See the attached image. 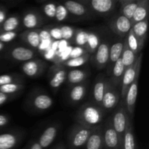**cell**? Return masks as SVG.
<instances>
[{
  "label": "cell",
  "mask_w": 149,
  "mask_h": 149,
  "mask_svg": "<svg viewBox=\"0 0 149 149\" xmlns=\"http://www.w3.org/2000/svg\"><path fill=\"white\" fill-rule=\"evenodd\" d=\"M11 83H24V78L18 74H5L0 75V86Z\"/></svg>",
  "instance_id": "39"
},
{
  "label": "cell",
  "mask_w": 149,
  "mask_h": 149,
  "mask_svg": "<svg viewBox=\"0 0 149 149\" xmlns=\"http://www.w3.org/2000/svg\"><path fill=\"white\" fill-rule=\"evenodd\" d=\"M55 20L59 23L67 21H76L75 19L68 13L62 2H58L56 9V14H55Z\"/></svg>",
  "instance_id": "35"
},
{
  "label": "cell",
  "mask_w": 149,
  "mask_h": 149,
  "mask_svg": "<svg viewBox=\"0 0 149 149\" xmlns=\"http://www.w3.org/2000/svg\"><path fill=\"white\" fill-rule=\"evenodd\" d=\"M139 76L135 78L133 82L131 84L130 87L128 88L126 96L125 98V105H126L127 110L128 114L131 119H132L135 113V104H136L137 96L138 93V83H139Z\"/></svg>",
  "instance_id": "18"
},
{
  "label": "cell",
  "mask_w": 149,
  "mask_h": 149,
  "mask_svg": "<svg viewBox=\"0 0 149 149\" xmlns=\"http://www.w3.org/2000/svg\"><path fill=\"white\" fill-rule=\"evenodd\" d=\"M124 46V40L119 41L117 42H115L112 45L110 46L109 49V63L107 65V74H109V77L111 74L112 68L115 63L121 58V55L122 53V49Z\"/></svg>",
  "instance_id": "25"
},
{
  "label": "cell",
  "mask_w": 149,
  "mask_h": 149,
  "mask_svg": "<svg viewBox=\"0 0 149 149\" xmlns=\"http://www.w3.org/2000/svg\"><path fill=\"white\" fill-rule=\"evenodd\" d=\"M24 88V83H11L0 86V93L7 95L20 94Z\"/></svg>",
  "instance_id": "37"
},
{
  "label": "cell",
  "mask_w": 149,
  "mask_h": 149,
  "mask_svg": "<svg viewBox=\"0 0 149 149\" xmlns=\"http://www.w3.org/2000/svg\"><path fill=\"white\" fill-rule=\"evenodd\" d=\"M20 38L27 47L36 50L40 47L41 39L39 31L38 30H25L20 34Z\"/></svg>",
  "instance_id": "22"
},
{
  "label": "cell",
  "mask_w": 149,
  "mask_h": 149,
  "mask_svg": "<svg viewBox=\"0 0 149 149\" xmlns=\"http://www.w3.org/2000/svg\"><path fill=\"white\" fill-rule=\"evenodd\" d=\"M5 47H6V44H4L2 43V42H0V52H1L4 48H5Z\"/></svg>",
  "instance_id": "48"
},
{
  "label": "cell",
  "mask_w": 149,
  "mask_h": 149,
  "mask_svg": "<svg viewBox=\"0 0 149 149\" xmlns=\"http://www.w3.org/2000/svg\"><path fill=\"white\" fill-rule=\"evenodd\" d=\"M110 118L113 128L122 140L128 122L130 119H131L127 110L125 100L120 99L116 107L113 109Z\"/></svg>",
  "instance_id": "3"
},
{
  "label": "cell",
  "mask_w": 149,
  "mask_h": 149,
  "mask_svg": "<svg viewBox=\"0 0 149 149\" xmlns=\"http://www.w3.org/2000/svg\"><path fill=\"white\" fill-rule=\"evenodd\" d=\"M18 33L16 31H0V42L6 44L12 42L17 37Z\"/></svg>",
  "instance_id": "41"
},
{
  "label": "cell",
  "mask_w": 149,
  "mask_h": 149,
  "mask_svg": "<svg viewBox=\"0 0 149 149\" xmlns=\"http://www.w3.org/2000/svg\"><path fill=\"white\" fill-rule=\"evenodd\" d=\"M52 149H65V145L63 143H59L55 146H54Z\"/></svg>",
  "instance_id": "47"
},
{
  "label": "cell",
  "mask_w": 149,
  "mask_h": 149,
  "mask_svg": "<svg viewBox=\"0 0 149 149\" xmlns=\"http://www.w3.org/2000/svg\"><path fill=\"white\" fill-rule=\"evenodd\" d=\"M28 105L36 111H44L50 109L53 105V100L47 93L35 90L28 97Z\"/></svg>",
  "instance_id": "8"
},
{
  "label": "cell",
  "mask_w": 149,
  "mask_h": 149,
  "mask_svg": "<svg viewBox=\"0 0 149 149\" xmlns=\"http://www.w3.org/2000/svg\"><path fill=\"white\" fill-rule=\"evenodd\" d=\"M10 118L8 115L0 113V130L4 129L10 123Z\"/></svg>",
  "instance_id": "44"
},
{
  "label": "cell",
  "mask_w": 149,
  "mask_h": 149,
  "mask_svg": "<svg viewBox=\"0 0 149 149\" xmlns=\"http://www.w3.org/2000/svg\"><path fill=\"white\" fill-rule=\"evenodd\" d=\"M148 18L135 23L132 26V32L134 35L137 37V39L140 41L141 43L145 45V42L147 39V32H148Z\"/></svg>",
  "instance_id": "30"
},
{
  "label": "cell",
  "mask_w": 149,
  "mask_h": 149,
  "mask_svg": "<svg viewBox=\"0 0 149 149\" xmlns=\"http://www.w3.org/2000/svg\"><path fill=\"white\" fill-rule=\"evenodd\" d=\"M95 129V128L83 126L78 123L74 124L68 134V148L80 149L84 147Z\"/></svg>",
  "instance_id": "2"
},
{
  "label": "cell",
  "mask_w": 149,
  "mask_h": 149,
  "mask_svg": "<svg viewBox=\"0 0 149 149\" xmlns=\"http://www.w3.org/2000/svg\"><path fill=\"white\" fill-rule=\"evenodd\" d=\"M91 55L89 53L83 54L80 56L75 57V58H71L68 60H65L64 62L61 63V65H63L65 68H76L77 67L81 66L84 64L87 63L90 59Z\"/></svg>",
  "instance_id": "31"
},
{
  "label": "cell",
  "mask_w": 149,
  "mask_h": 149,
  "mask_svg": "<svg viewBox=\"0 0 149 149\" xmlns=\"http://www.w3.org/2000/svg\"><path fill=\"white\" fill-rule=\"evenodd\" d=\"M102 125L96 127L91 134L84 145L85 149H103L104 148Z\"/></svg>",
  "instance_id": "23"
},
{
  "label": "cell",
  "mask_w": 149,
  "mask_h": 149,
  "mask_svg": "<svg viewBox=\"0 0 149 149\" xmlns=\"http://www.w3.org/2000/svg\"><path fill=\"white\" fill-rule=\"evenodd\" d=\"M24 138L23 132L11 130L0 133V149H16Z\"/></svg>",
  "instance_id": "15"
},
{
  "label": "cell",
  "mask_w": 149,
  "mask_h": 149,
  "mask_svg": "<svg viewBox=\"0 0 149 149\" xmlns=\"http://www.w3.org/2000/svg\"><path fill=\"white\" fill-rule=\"evenodd\" d=\"M18 95L19 94L7 95V94H4V93H0V106L4 105V103H6L7 102L15 98V97H17V95Z\"/></svg>",
  "instance_id": "43"
},
{
  "label": "cell",
  "mask_w": 149,
  "mask_h": 149,
  "mask_svg": "<svg viewBox=\"0 0 149 149\" xmlns=\"http://www.w3.org/2000/svg\"><path fill=\"white\" fill-rule=\"evenodd\" d=\"M88 37V31L83 29H77L73 43L84 49ZM85 50V49H84ZM86 51V50H85Z\"/></svg>",
  "instance_id": "38"
},
{
  "label": "cell",
  "mask_w": 149,
  "mask_h": 149,
  "mask_svg": "<svg viewBox=\"0 0 149 149\" xmlns=\"http://www.w3.org/2000/svg\"><path fill=\"white\" fill-rule=\"evenodd\" d=\"M90 73L87 69L81 68H72L67 71L65 82L68 87L81 84L87 81Z\"/></svg>",
  "instance_id": "21"
},
{
  "label": "cell",
  "mask_w": 149,
  "mask_h": 149,
  "mask_svg": "<svg viewBox=\"0 0 149 149\" xmlns=\"http://www.w3.org/2000/svg\"><path fill=\"white\" fill-rule=\"evenodd\" d=\"M125 40L126 42L128 48L132 52H133L136 55H138V54L141 53V50L143 48L144 45L141 43L140 41L137 39L136 36L134 35L132 29H130V31L128 33L127 36H126V38H125Z\"/></svg>",
  "instance_id": "32"
},
{
  "label": "cell",
  "mask_w": 149,
  "mask_h": 149,
  "mask_svg": "<svg viewBox=\"0 0 149 149\" xmlns=\"http://www.w3.org/2000/svg\"><path fill=\"white\" fill-rule=\"evenodd\" d=\"M62 4L68 10V13L75 19L76 21L93 20L97 17L85 4L81 3L79 0H68L63 1Z\"/></svg>",
  "instance_id": "6"
},
{
  "label": "cell",
  "mask_w": 149,
  "mask_h": 149,
  "mask_svg": "<svg viewBox=\"0 0 149 149\" xmlns=\"http://www.w3.org/2000/svg\"><path fill=\"white\" fill-rule=\"evenodd\" d=\"M103 128V149H122V140L113 128L110 116L102 125Z\"/></svg>",
  "instance_id": "7"
},
{
  "label": "cell",
  "mask_w": 149,
  "mask_h": 149,
  "mask_svg": "<svg viewBox=\"0 0 149 149\" xmlns=\"http://www.w3.org/2000/svg\"><path fill=\"white\" fill-rule=\"evenodd\" d=\"M7 17V10L4 6L0 4V27Z\"/></svg>",
  "instance_id": "46"
},
{
  "label": "cell",
  "mask_w": 149,
  "mask_h": 149,
  "mask_svg": "<svg viewBox=\"0 0 149 149\" xmlns=\"http://www.w3.org/2000/svg\"><path fill=\"white\" fill-rule=\"evenodd\" d=\"M60 27H61L62 39H65L69 42H73L77 28L69 26H60Z\"/></svg>",
  "instance_id": "40"
},
{
  "label": "cell",
  "mask_w": 149,
  "mask_h": 149,
  "mask_svg": "<svg viewBox=\"0 0 149 149\" xmlns=\"http://www.w3.org/2000/svg\"><path fill=\"white\" fill-rule=\"evenodd\" d=\"M140 0H119V12L121 15L131 20L139 4Z\"/></svg>",
  "instance_id": "29"
},
{
  "label": "cell",
  "mask_w": 149,
  "mask_h": 149,
  "mask_svg": "<svg viewBox=\"0 0 149 149\" xmlns=\"http://www.w3.org/2000/svg\"><path fill=\"white\" fill-rule=\"evenodd\" d=\"M47 28L49 29H46V31L48 32L51 39L56 40L62 39L60 26H48Z\"/></svg>",
  "instance_id": "42"
},
{
  "label": "cell",
  "mask_w": 149,
  "mask_h": 149,
  "mask_svg": "<svg viewBox=\"0 0 149 149\" xmlns=\"http://www.w3.org/2000/svg\"><path fill=\"white\" fill-rule=\"evenodd\" d=\"M21 19L17 14L7 16L0 27V31H16L21 29Z\"/></svg>",
  "instance_id": "28"
},
{
  "label": "cell",
  "mask_w": 149,
  "mask_h": 149,
  "mask_svg": "<svg viewBox=\"0 0 149 149\" xmlns=\"http://www.w3.org/2000/svg\"><path fill=\"white\" fill-rule=\"evenodd\" d=\"M122 149H138L132 119H130L122 139Z\"/></svg>",
  "instance_id": "26"
},
{
  "label": "cell",
  "mask_w": 149,
  "mask_h": 149,
  "mask_svg": "<svg viewBox=\"0 0 149 149\" xmlns=\"http://www.w3.org/2000/svg\"><path fill=\"white\" fill-rule=\"evenodd\" d=\"M100 42L101 41H100V36L97 33H95L93 31H88V37H87V41L84 49L87 53L93 55L98 47Z\"/></svg>",
  "instance_id": "33"
},
{
  "label": "cell",
  "mask_w": 149,
  "mask_h": 149,
  "mask_svg": "<svg viewBox=\"0 0 149 149\" xmlns=\"http://www.w3.org/2000/svg\"><path fill=\"white\" fill-rule=\"evenodd\" d=\"M96 16L108 17L113 15L119 0H79Z\"/></svg>",
  "instance_id": "4"
},
{
  "label": "cell",
  "mask_w": 149,
  "mask_h": 149,
  "mask_svg": "<svg viewBox=\"0 0 149 149\" xmlns=\"http://www.w3.org/2000/svg\"><path fill=\"white\" fill-rule=\"evenodd\" d=\"M120 99V93L118 91V89L112 84L108 77L106 90L102 100L101 107L106 112L108 111L113 110L118 105Z\"/></svg>",
  "instance_id": "12"
},
{
  "label": "cell",
  "mask_w": 149,
  "mask_h": 149,
  "mask_svg": "<svg viewBox=\"0 0 149 149\" xmlns=\"http://www.w3.org/2000/svg\"><path fill=\"white\" fill-rule=\"evenodd\" d=\"M138 55H136L133 52H132L128 48L125 40H124V46L123 49H122V55H121V59H122V61L124 65H125V68L130 66L131 65H132L135 62Z\"/></svg>",
  "instance_id": "34"
},
{
  "label": "cell",
  "mask_w": 149,
  "mask_h": 149,
  "mask_svg": "<svg viewBox=\"0 0 149 149\" xmlns=\"http://www.w3.org/2000/svg\"><path fill=\"white\" fill-rule=\"evenodd\" d=\"M108 77L105 74H100L95 79L92 91V101L95 104L101 106L102 100L106 90Z\"/></svg>",
  "instance_id": "17"
},
{
  "label": "cell",
  "mask_w": 149,
  "mask_h": 149,
  "mask_svg": "<svg viewBox=\"0 0 149 149\" xmlns=\"http://www.w3.org/2000/svg\"><path fill=\"white\" fill-rule=\"evenodd\" d=\"M67 71L66 68L61 63L54 64L49 68L48 79L49 86L54 93L58 91L61 86L65 82Z\"/></svg>",
  "instance_id": "11"
},
{
  "label": "cell",
  "mask_w": 149,
  "mask_h": 149,
  "mask_svg": "<svg viewBox=\"0 0 149 149\" xmlns=\"http://www.w3.org/2000/svg\"><path fill=\"white\" fill-rule=\"evenodd\" d=\"M106 111L100 106L89 101L80 106L76 113V123L91 128L103 124Z\"/></svg>",
  "instance_id": "1"
},
{
  "label": "cell",
  "mask_w": 149,
  "mask_h": 149,
  "mask_svg": "<svg viewBox=\"0 0 149 149\" xmlns=\"http://www.w3.org/2000/svg\"><path fill=\"white\" fill-rule=\"evenodd\" d=\"M61 125L58 123H52L47 127L42 132L37 141L43 149L47 148L55 141L59 132Z\"/></svg>",
  "instance_id": "19"
},
{
  "label": "cell",
  "mask_w": 149,
  "mask_h": 149,
  "mask_svg": "<svg viewBox=\"0 0 149 149\" xmlns=\"http://www.w3.org/2000/svg\"><path fill=\"white\" fill-rule=\"evenodd\" d=\"M143 55L142 52H141L138 55L135 62L132 65H131L130 66L125 68L123 78H122V84H121L120 89H119L121 100H125L128 88L131 85V84L133 82L135 78L140 75L141 64H142Z\"/></svg>",
  "instance_id": "5"
},
{
  "label": "cell",
  "mask_w": 149,
  "mask_h": 149,
  "mask_svg": "<svg viewBox=\"0 0 149 149\" xmlns=\"http://www.w3.org/2000/svg\"><path fill=\"white\" fill-rule=\"evenodd\" d=\"M110 44L106 41L100 42L95 52L90 57V61L95 68L98 70L103 69L107 66L109 61Z\"/></svg>",
  "instance_id": "14"
},
{
  "label": "cell",
  "mask_w": 149,
  "mask_h": 149,
  "mask_svg": "<svg viewBox=\"0 0 149 149\" xmlns=\"http://www.w3.org/2000/svg\"><path fill=\"white\" fill-rule=\"evenodd\" d=\"M87 81H86L85 82L68 87L69 88L67 94L68 102L72 105L80 103L87 94Z\"/></svg>",
  "instance_id": "20"
},
{
  "label": "cell",
  "mask_w": 149,
  "mask_h": 149,
  "mask_svg": "<svg viewBox=\"0 0 149 149\" xmlns=\"http://www.w3.org/2000/svg\"><path fill=\"white\" fill-rule=\"evenodd\" d=\"M21 26L26 30H38L45 22V17L36 9L26 10L22 15Z\"/></svg>",
  "instance_id": "9"
},
{
  "label": "cell",
  "mask_w": 149,
  "mask_h": 149,
  "mask_svg": "<svg viewBox=\"0 0 149 149\" xmlns=\"http://www.w3.org/2000/svg\"><path fill=\"white\" fill-rule=\"evenodd\" d=\"M47 66V64L45 61L39 58H33L22 63L20 68L23 74L26 77L29 78H37L43 74Z\"/></svg>",
  "instance_id": "13"
},
{
  "label": "cell",
  "mask_w": 149,
  "mask_h": 149,
  "mask_svg": "<svg viewBox=\"0 0 149 149\" xmlns=\"http://www.w3.org/2000/svg\"><path fill=\"white\" fill-rule=\"evenodd\" d=\"M125 71V67L122 63L121 58L116 61L112 68L109 79L111 82L116 88L120 89L122 78Z\"/></svg>",
  "instance_id": "24"
},
{
  "label": "cell",
  "mask_w": 149,
  "mask_h": 149,
  "mask_svg": "<svg viewBox=\"0 0 149 149\" xmlns=\"http://www.w3.org/2000/svg\"><path fill=\"white\" fill-rule=\"evenodd\" d=\"M149 10V0H140L139 4L130 20L132 26L135 23L148 19Z\"/></svg>",
  "instance_id": "27"
},
{
  "label": "cell",
  "mask_w": 149,
  "mask_h": 149,
  "mask_svg": "<svg viewBox=\"0 0 149 149\" xmlns=\"http://www.w3.org/2000/svg\"><path fill=\"white\" fill-rule=\"evenodd\" d=\"M36 55V50L27 46H15L10 48L7 52V56L10 59L22 63L33 59Z\"/></svg>",
  "instance_id": "16"
},
{
  "label": "cell",
  "mask_w": 149,
  "mask_h": 149,
  "mask_svg": "<svg viewBox=\"0 0 149 149\" xmlns=\"http://www.w3.org/2000/svg\"><path fill=\"white\" fill-rule=\"evenodd\" d=\"M109 27L118 36L126 38L132 28V24L130 20L118 13L113 15L109 20Z\"/></svg>",
  "instance_id": "10"
},
{
  "label": "cell",
  "mask_w": 149,
  "mask_h": 149,
  "mask_svg": "<svg viewBox=\"0 0 149 149\" xmlns=\"http://www.w3.org/2000/svg\"><path fill=\"white\" fill-rule=\"evenodd\" d=\"M58 2L56 1H44L42 4V13L45 17L55 20Z\"/></svg>",
  "instance_id": "36"
},
{
  "label": "cell",
  "mask_w": 149,
  "mask_h": 149,
  "mask_svg": "<svg viewBox=\"0 0 149 149\" xmlns=\"http://www.w3.org/2000/svg\"><path fill=\"white\" fill-rule=\"evenodd\" d=\"M23 149H43L42 148L39 143H38L37 140H31L29 142V143L26 145V146Z\"/></svg>",
  "instance_id": "45"
}]
</instances>
